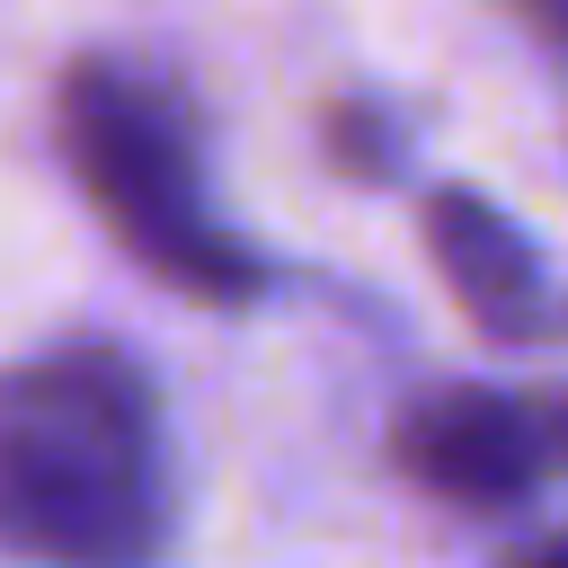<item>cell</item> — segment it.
I'll use <instances>...</instances> for the list:
<instances>
[{
	"label": "cell",
	"mask_w": 568,
	"mask_h": 568,
	"mask_svg": "<svg viewBox=\"0 0 568 568\" xmlns=\"http://www.w3.org/2000/svg\"><path fill=\"white\" fill-rule=\"evenodd\" d=\"M178 453L160 382L115 337H53L0 364V550L36 568H160Z\"/></svg>",
	"instance_id": "obj_1"
},
{
	"label": "cell",
	"mask_w": 568,
	"mask_h": 568,
	"mask_svg": "<svg viewBox=\"0 0 568 568\" xmlns=\"http://www.w3.org/2000/svg\"><path fill=\"white\" fill-rule=\"evenodd\" d=\"M53 151L71 169V186L89 195V213L106 222V240L160 275L178 302L204 311H248L275 293L266 248L213 204V169H204V115L195 98L133 53H80L53 80Z\"/></svg>",
	"instance_id": "obj_2"
},
{
	"label": "cell",
	"mask_w": 568,
	"mask_h": 568,
	"mask_svg": "<svg viewBox=\"0 0 568 568\" xmlns=\"http://www.w3.org/2000/svg\"><path fill=\"white\" fill-rule=\"evenodd\" d=\"M382 453L417 497L453 515H515L568 479V382L559 390L426 382L390 408Z\"/></svg>",
	"instance_id": "obj_3"
},
{
	"label": "cell",
	"mask_w": 568,
	"mask_h": 568,
	"mask_svg": "<svg viewBox=\"0 0 568 568\" xmlns=\"http://www.w3.org/2000/svg\"><path fill=\"white\" fill-rule=\"evenodd\" d=\"M417 240L444 275V293L462 302V320L497 346H532L568 328V293H550L541 248L479 195V186H426L417 204Z\"/></svg>",
	"instance_id": "obj_4"
},
{
	"label": "cell",
	"mask_w": 568,
	"mask_h": 568,
	"mask_svg": "<svg viewBox=\"0 0 568 568\" xmlns=\"http://www.w3.org/2000/svg\"><path fill=\"white\" fill-rule=\"evenodd\" d=\"M320 151H328L337 178L390 186L399 160H408V133H399V115H390L382 98H328V106H320Z\"/></svg>",
	"instance_id": "obj_5"
},
{
	"label": "cell",
	"mask_w": 568,
	"mask_h": 568,
	"mask_svg": "<svg viewBox=\"0 0 568 568\" xmlns=\"http://www.w3.org/2000/svg\"><path fill=\"white\" fill-rule=\"evenodd\" d=\"M497 568H568V524H550V532H524V541H506V550H497Z\"/></svg>",
	"instance_id": "obj_6"
},
{
	"label": "cell",
	"mask_w": 568,
	"mask_h": 568,
	"mask_svg": "<svg viewBox=\"0 0 568 568\" xmlns=\"http://www.w3.org/2000/svg\"><path fill=\"white\" fill-rule=\"evenodd\" d=\"M524 18H532V36H550V44H568V0H515Z\"/></svg>",
	"instance_id": "obj_7"
}]
</instances>
